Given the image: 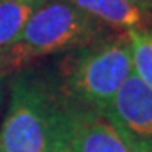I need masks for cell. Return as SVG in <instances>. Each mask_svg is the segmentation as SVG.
Instances as JSON below:
<instances>
[{
	"instance_id": "obj_13",
	"label": "cell",
	"mask_w": 152,
	"mask_h": 152,
	"mask_svg": "<svg viewBox=\"0 0 152 152\" xmlns=\"http://www.w3.org/2000/svg\"><path fill=\"white\" fill-rule=\"evenodd\" d=\"M31 2H37L39 4V2H44V0H31Z\"/></svg>"
},
{
	"instance_id": "obj_9",
	"label": "cell",
	"mask_w": 152,
	"mask_h": 152,
	"mask_svg": "<svg viewBox=\"0 0 152 152\" xmlns=\"http://www.w3.org/2000/svg\"><path fill=\"white\" fill-rule=\"evenodd\" d=\"M124 135L127 137V144H129L127 152H152V140H139L127 134H124Z\"/></svg>"
},
{
	"instance_id": "obj_7",
	"label": "cell",
	"mask_w": 152,
	"mask_h": 152,
	"mask_svg": "<svg viewBox=\"0 0 152 152\" xmlns=\"http://www.w3.org/2000/svg\"><path fill=\"white\" fill-rule=\"evenodd\" d=\"M39 4L31 2V0H0V63H2V69H4L5 54L17 42L26 22L29 20L31 14Z\"/></svg>"
},
{
	"instance_id": "obj_11",
	"label": "cell",
	"mask_w": 152,
	"mask_h": 152,
	"mask_svg": "<svg viewBox=\"0 0 152 152\" xmlns=\"http://www.w3.org/2000/svg\"><path fill=\"white\" fill-rule=\"evenodd\" d=\"M4 100V76H0V105Z\"/></svg>"
},
{
	"instance_id": "obj_4",
	"label": "cell",
	"mask_w": 152,
	"mask_h": 152,
	"mask_svg": "<svg viewBox=\"0 0 152 152\" xmlns=\"http://www.w3.org/2000/svg\"><path fill=\"white\" fill-rule=\"evenodd\" d=\"M127 151V137L107 115L66 98L54 152Z\"/></svg>"
},
{
	"instance_id": "obj_5",
	"label": "cell",
	"mask_w": 152,
	"mask_h": 152,
	"mask_svg": "<svg viewBox=\"0 0 152 152\" xmlns=\"http://www.w3.org/2000/svg\"><path fill=\"white\" fill-rule=\"evenodd\" d=\"M103 113L124 134L139 140H152V90L134 71Z\"/></svg>"
},
{
	"instance_id": "obj_2",
	"label": "cell",
	"mask_w": 152,
	"mask_h": 152,
	"mask_svg": "<svg viewBox=\"0 0 152 152\" xmlns=\"http://www.w3.org/2000/svg\"><path fill=\"white\" fill-rule=\"evenodd\" d=\"M103 24L64 0L41 2L4 58V73H15L46 56L76 51L103 39Z\"/></svg>"
},
{
	"instance_id": "obj_6",
	"label": "cell",
	"mask_w": 152,
	"mask_h": 152,
	"mask_svg": "<svg viewBox=\"0 0 152 152\" xmlns=\"http://www.w3.org/2000/svg\"><path fill=\"white\" fill-rule=\"evenodd\" d=\"M88 15L96 19L105 26L120 31L144 29L152 24V19L139 7L132 5L127 0H68Z\"/></svg>"
},
{
	"instance_id": "obj_10",
	"label": "cell",
	"mask_w": 152,
	"mask_h": 152,
	"mask_svg": "<svg viewBox=\"0 0 152 152\" xmlns=\"http://www.w3.org/2000/svg\"><path fill=\"white\" fill-rule=\"evenodd\" d=\"M127 2H130L132 5L139 7L142 12H145L147 15L152 19V0H127Z\"/></svg>"
},
{
	"instance_id": "obj_1",
	"label": "cell",
	"mask_w": 152,
	"mask_h": 152,
	"mask_svg": "<svg viewBox=\"0 0 152 152\" xmlns=\"http://www.w3.org/2000/svg\"><path fill=\"white\" fill-rule=\"evenodd\" d=\"M66 96L31 71L14 75L0 125V152H54Z\"/></svg>"
},
{
	"instance_id": "obj_12",
	"label": "cell",
	"mask_w": 152,
	"mask_h": 152,
	"mask_svg": "<svg viewBox=\"0 0 152 152\" xmlns=\"http://www.w3.org/2000/svg\"><path fill=\"white\" fill-rule=\"evenodd\" d=\"M0 76H5L4 75V69H2V63H0Z\"/></svg>"
},
{
	"instance_id": "obj_3",
	"label": "cell",
	"mask_w": 152,
	"mask_h": 152,
	"mask_svg": "<svg viewBox=\"0 0 152 152\" xmlns=\"http://www.w3.org/2000/svg\"><path fill=\"white\" fill-rule=\"evenodd\" d=\"M132 73L127 32L73 51L59 64L61 93L75 103L103 113Z\"/></svg>"
},
{
	"instance_id": "obj_8",
	"label": "cell",
	"mask_w": 152,
	"mask_h": 152,
	"mask_svg": "<svg viewBox=\"0 0 152 152\" xmlns=\"http://www.w3.org/2000/svg\"><path fill=\"white\" fill-rule=\"evenodd\" d=\"M130 44L132 71L152 90V29H130L127 31Z\"/></svg>"
}]
</instances>
